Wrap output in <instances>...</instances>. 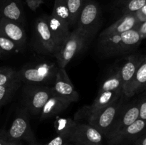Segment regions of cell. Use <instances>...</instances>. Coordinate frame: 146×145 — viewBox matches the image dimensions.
<instances>
[{"label":"cell","mask_w":146,"mask_h":145,"mask_svg":"<svg viewBox=\"0 0 146 145\" xmlns=\"http://www.w3.org/2000/svg\"><path fill=\"white\" fill-rule=\"evenodd\" d=\"M21 145H24L23 144H21ZM27 145H40L39 144H38L36 142H36H28V144H27Z\"/></svg>","instance_id":"36"},{"label":"cell","mask_w":146,"mask_h":145,"mask_svg":"<svg viewBox=\"0 0 146 145\" xmlns=\"http://www.w3.org/2000/svg\"><path fill=\"white\" fill-rule=\"evenodd\" d=\"M27 7L32 11H36L40 6L44 3V0H26Z\"/></svg>","instance_id":"30"},{"label":"cell","mask_w":146,"mask_h":145,"mask_svg":"<svg viewBox=\"0 0 146 145\" xmlns=\"http://www.w3.org/2000/svg\"><path fill=\"white\" fill-rule=\"evenodd\" d=\"M51 15L69 24V13L66 0H55Z\"/></svg>","instance_id":"25"},{"label":"cell","mask_w":146,"mask_h":145,"mask_svg":"<svg viewBox=\"0 0 146 145\" xmlns=\"http://www.w3.org/2000/svg\"><path fill=\"white\" fill-rule=\"evenodd\" d=\"M48 24L53 40L58 48L71 32L69 24L51 14L48 17Z\"/></svg>","instance_id":"19"},{"label":"cell","mask_w":146,"mask_h":145,"mask_svg":"<svg viewBox=\"0 0 146 145\" xmlns=\"http://www.w3.org/2000/svg\"><path fill=\"white\" fill-rule=\"evenodd\" d=\"M66 143H68V141L66 139L59 135H57L56 137H54L44 145H65Z\"/></svg>","instance_id":"32"},{"label":"cell","mask_w":146,"mask_h":145,"mask_svg":"<svg viewBox=\"0 0 146 145\" xmlns=\"http://www.w3.org/2000/svg\"><path fill=\"white\" fill-rule=\"evenodd\" d=\"M8 141H22L27 142H36L33 131L29 123L28 111L23 109L17 115L7 132H4Z\"/></svg>","instance_id":"8"},{"label":"cell","mask_w":146,"mask_h":145,"mask_svg":"<svg viewBox=\"0 0 146 145\" xmlns=\"http://www.w3.org/2000/svg\"><path fill=\"white\" fill-rule=\"evenodd\" d=\"M0 18L15 21L24 26L25 16L21 0H1Z\"/></svg>","instance_id":"14"},{"label":"cell","mask_w":146,"mask_h":145,"mask_svg":"<svg viewBox=\"0 0 146 145\" xmlns=\"http://www.w3.org/2000/svg\"><path fill=\"white\" fill-rule=\"evenodd\" d=\"M122 85L118 68L113 73L107 77L101 84L98 95L89 106H84L78 112V119H88L104 107L118 100L123 95Z\"/></svg>","instance_id":"1"},{"label":"cell","mask_w":146,"mask_h":145,"mask_svg":"<svg viewBox=\"0 0 146 145\" xmlns=\"http://www.w3.org/2000/svg\"><path fill=\"white\" fill-rule=\"evenodd\" d=\"M21 83L20 80L17 78L12 82L0 85V107L11 100L21 86Z\"/></svg>","instance_id":"22"},{"label":"cell","mask_w":146,"mask_h":145,"mask_svg":"<svg viewBox=\"0 0 146 145\" xmlns=\"http://www.w3.org/2000/svg\"><path fill=\"white\" fill-rule=\"evenodd\" d=\"M86 0H66L67 7L69 13V26L74 27L76 26L81 9L85 4Z\"/></svg>","instance_id":"24"},{"label":"cell","mask_w":146,"mask_h":145,"mask_svg":"<svg viewBox=\"0 0 146 145\" xmlns=\"http://www.w3.org/2000/svg\"><path fill=\"white\" fill-rule=\"evenodd\" d=\"M109 145H124V144H109Z\"/></svg>","instance_id":"38"},{"label":"cell","mask_w":146,"mask_h":145,"mask_svg":"<svg viewBox=\"0 0 146 145\" xmlns=\"http://www.w3.org/2000/svg\"><path fill=\"white\" fill-rule=\"evenodd\" d=\"M65 145H74V144H70V143H68H68L66 144Z\"/></svg>","instance_id":"37"},{"label":"cell","mask_w":146,"mask_h":145,"mask_svg":"<svg viewBox=\"0 0 146 145\" xmlns=\"http://www.w3.org/2000/svg\"><path fill=\"white\" fill-rule=\"evenodd\" d=\"M133 145H146L145 132H144L139 137L137 138L133 142Z\"/></svg>","instance_id":"33"},{"label":"cell","mask_w":146,"mask_h":145,"mask_svg":"<svg viewBox=\"0 0 146 145\" xmlns=\"http://www.w3.org/2000/svg\"><path fill=\"white\" fill-rule=\"evenodd\" d=\"M87 45L85 36L78 27L70 32L65 41L58 47L54 56L59 68H66L68 63Z\"/></svg>","instance_id":"4"},{"label":"cell","mask_w":146,"mask_h":145,"mask_svg":"<svg viewBox=\"0 0 146 145\" xmlns=\"http://www.w3.org/2000/svg\"><path fill=\"white\" fill-rule=\"evenodd\" d=\"M134 28L138 32L142 41L145 39L146 38V22L138 23Z\"/></svg>","instance_id":"31"},{"label":"cell","mask_w":146,"mask_h":145,"mask_svg":"<svg viewBox=\"0 0 146 145\" xmlns=\"http://www.w3.org/2000/svg\"><path fill=\"white\" fill-rule=\"evenodd\" d=\"M138 119V102H134L128 105H124L106 138L108 139L118 131L130 125Z\"/></svg>","instance_id":"13"},{"label":"cell","mask_w":146,"mask_h":145,"mask_svg":"<svg viewBox=\"0 0 146 145\" xmlns=\"http://www.w3.org/2000/svg\"><path fill=\"white\" fill-rule=\"evenodd\" d=\"M138 119L145 121L146 119V99L145 95L138 101Z\"/></svg>","instance_id":"28"},{"label":"cell","mask_w":146,"mask_h":145,"mask_svg":"<svg viewBox=\"0 0 146 145\" xmlns=\"http://www.w3.org/2000/svg\"><path fill=\"white\" fill-rule=\"evenodd\" d=\"M71 102L64 98L54 95L46 101L39 113L41 121L56 116L68 108Z\"/></svg>","instance_id":"17"},{"label":"cell","mask_w":146,"mask_h":145,"mask_svg":"<svg viewBox=\"0 0 146 145\" xmlns=\"http://www.w3.org/2000/svg\"><path fill=\"white\" fill-rule=\"evenodd\" d=\"M145 121L138 119L110 137L108 143L109 144H119L124 142H134L145 132Z\"/></svg>","instance_id":"12"},{"label":"cell","mask_w":146,"mask_h":145,"mask_svg":"<svg viewBox=\"0 0 146 145\" xmlns=\"http://www.w3.org/2000/svg\"><path fill=\"white\" fill-rule=\"evenodd\" d=\"M138 24L136 18L133 14H123L122 16L118 18L115 22L111 24L110 26L104 29L100 34L99 37L112 34H121L127 31L134 28Z\"/></svg>","instance_id":"20"},{"label":"cell","mask_w":146,"mask_h":145,"mask_svg":"<svg viewBox=\"0 0 146 145\" xmlns=\"http://www.w3.org/2000/svg\"><path fill=\"white\" fill-rule=\"evenodd\" d=\"M0 36L11 40L21 49L27 41L24 26L15 21L0 18Z\"/></svg>","instance_id":"11"},{"label":"cell","mask_w":146,"mask_h":145,"mask_svg":"<svg viewBox=\"0 0 146 145\" xmlns=\"http://www.w3.org/2000/svg\"><path fill=\"white\" fill-rule=\"evenodd\" d=\"M21 141H9L7 145H21Z\"/></svg>","instance_id":"35"},{"label":"cell","mask_w":146,"mask_h":145,"mask_svg":"<svg viewBox=\"0 0 146 145\" xmlns=\"http://www.w3.org/2000/svg\"><path fill=\"white\" fill-rule=\"evenodd\" d=\"M54 95L52 87L42 85H27L24 89L26 109L33 115H39L43 106Z\"/></svg>","instance_id":"6"},{"label":"cell","mask_w":146,"mask_h":145,"mask_svg":"<svg viewBox=\"0 0 146 145\" xmlns=\"http://www.w3.org/2000/svg\"><path fill=\"white\" fill-rule=\"evenodd\" d=\"M52 89L54 95L65 98L71 102H78L79 100V95L70 80L66 68L58 67Z\"/></svg>","instance_id":"10"},{"label":"cell","mask_w":146,"mask_h":145,"mask_svg":"<svg viewBox=\"0 0 146 145\" xmlns=\"http://www.w3.org/2000/svg\"><path fill=\"white\" fill-rule=\"evenodd\" d=\"M17 78V71L11 68H0V85L12 82Z\"/></svg>","instance_id":"27"},{"label":"cell","mask_w":146,"mask_h":145,"mask_svg":"<svg viewBox=\"0 0 146 145\" xmlns=\"http://www.w3.org/2000/svg\"><path fill=\"white\" fill-rule=\"evenodd\" d=\"M141 55L133 54L128 56L122 66L118 68L121 77L122 92L124 96H126L128 88L135 75V71L139 63Z\"/></svg>","instance_id":"15"},{"label":"cell","mask_w":146,"mask_h":145,"mask_svg":"<svg viewBox=\"0 0 146 145\" xmlns=\"http://www.w3.org/2000/svg\"><path fill=\"white\" fill-rule=\"evenodd\" d=\"M58 66L51 62L26 65L17 71V78L27 85H43L55 80Z\"/></svg>","instance_id":"3"},{"label":"cell","mask_w":146,"mask_h":145,"mask_svg":"<svg viewBox=\"0 0 146 145\" xmlns=\"http://www.w3.org/2000/svg\"><path fill=\"white\" fill-rule=\"evenodd\" d=\"M34 46L41 54L53 55L58 48L56 45L48 24V16H44L37 18L34 24Z\"/></svg>","instance_id":"7"},{"label":"cell","mask_w":146,"mask_h":145,"mask_svg":"<svg viewBox=\"0 0 146 145\" xmlns=\"http://www.w3.org/2000/svg\"><path fill=\"white\" fill-rule=\"evenodd\" d=\"M138 23L146 22V5L133 13Z\"/></svg>","instance_id":"29"},{"label":"cell","mask_w":146,"mask_h":145,"mask_svg":"<svg viewBox=\"0 0 146 145\" xmlns=\"http://www.w3.org/2000/svg\"><path fill=\"white\" fill-rule=\"evenodd\" d=\"M98 47L100 52L106 56L125 54L121 43V34H112L99 37Z\"/></svg>","instance_id":"16"},{"label":"cell","mask_w":146,"mask_h":145,"mask_svg":"<svg viewBox=\"0 0 146 145\" xmlns=\"http://www.w3.org/2000/svg\"><path fill=\"white\" fill-rule=\"evenodd\" d=\"M146 5V0H118L116 7L123 14H133Z\"/></svg>","instance_id":"23"},{"label":"cell","mask_w":146,"mask_h":145,"mask_svg":"<svg viewBox=\"0 0 146 145\" xmlns=\"http://www.w3.org/2000/svg\"><path fill=\"white\" fill-rule=\"evenodd\" d=\"M76 124V121L71 118L60 117L57 116L54 121V129L57 135L62 136L68 141V136Z\"/></svg>","instance_id":"21"},{"label":"cell","mask_w":146,"mask_h":145,"mask_svg":"<svg viewBox=\"0 0 146 145\" xmlns=\"http://www.w3.org/2000/svg\"><path fill=\"white\" fill-rule=\"evenodd\" d=\"M9 142V141H8V139L6 137L4 131L0 132V145H7Z\"/></svg>","instance_id":"34"},{"label":"cell","mask_w":146,"mask_h":145,"mask_svg":"<svg viewBox=\"0 0 146 145\" xmlns=\"http://www.w3.org/2000/svg\"><path fill=\"white\" fill-rule=\"evenodd\" d=\"M0 108H1V107H0Z\"/></svg>","instance_id":"39"},{"label":"cell","mask_w":146,"mask_h":145,"mask_svg":"<svg viewBox=\"0 0 146 145\" xmlns=\"http://www.w3.org/2000/svg\"><path fill=\"white\" fill-rule=\"evenodd\" d=\"M68 142L74 145H103L104 136L89 124L77 122L68 136Z\"/></svg>","instance_id":"9"},{"label":"cell","mask_w":146,"mask_h":145,"mask_svg":"<svg viewBox=\"0 0 146 145\" xmlns=\"http://www.w3.org/2000/svg\"><path fill=\"white\" fill-rule=\"evenodd\" d=\"M102 23V14L99 4L95 0H86L76 27L82 31L86 44L92 41Z\"/></svg>","instance_id":"2"},{"label":"cell","mask_w":146,"mask_h":145,"mask_svg":"<svg viewBox=\"0 0 146 145\" xmlns=\"http://www.w3.org/2000/svg\"><path fill=\"white\" fill-rule=\"evenodd\" d=\"M123 96V95H121L118 100L87 119L88 124L99 131L104 136L107 137L111 127L124 106Z\"/></svg>","instance_id":"5"},{"label":"cell","mask_w":146,"mask_h":145,"mask_svg":"<svg viewBox=\"0 0 146 145\" xmlns=\"http://www.w3.org/2000/svg\"><path fill=\"white\" fill-rule=\"evenodd\" d=\"M20 48L11 40L0 36V58L17 52Z\"/></svg>","instance_id":"26"},{"label":"cell","mask_w":146,"mask_h":145,"mask_svg":"<svg viewBox=\"0 0 146 145\" xmlns=\"http://www.w3.org/2000/svg\"><path fill=\"white\" fill-rule=\"evenodd\" d=\"M146 58L142 55L140 58L135 75L127 92V98H131L145 90L146 85Z\"/></svg>","instance_id":"18"}]
</instances>
